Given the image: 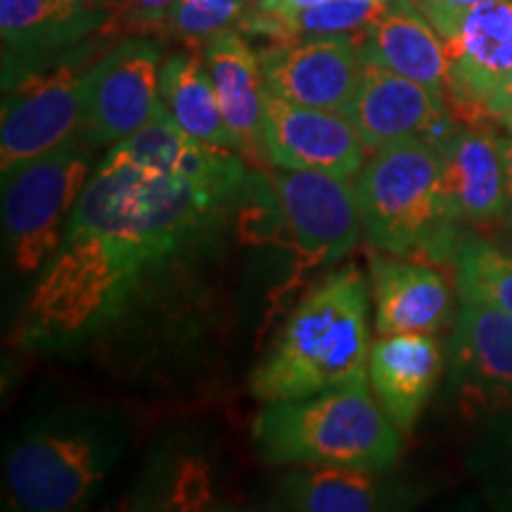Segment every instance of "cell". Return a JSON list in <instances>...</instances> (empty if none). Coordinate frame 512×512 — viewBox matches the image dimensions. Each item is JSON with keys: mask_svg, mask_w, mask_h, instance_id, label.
I'll list each match as a JSON object with an SVG mask.
<instances>
[{"mask_svg": "<svg viewBox=\"0 0 512 512\" xmlns=\"http://www.w3.org/2000/svg\"><path fill=\"white\" fill-rule=\"evenodd\" d=\"M370 292L375 304V332L434 335L451 316V290L430 264L394 254L370 256Z\"/></svg>", "mask_w": 512, "mask_h": 512, "instance_id": "cell-16", "label": "cell"}, {"mask_svg": "<svg viewBox=\"0 0 512 512\" xmlns=\"http://www.w3.org/2000/svg\"><path fill=\"white\" fill-rule=\"evenodd\" d=\"M247 181L238 152L192 140L159 102L140 131L100 157L19 313L15 344L55 354L100 337L207 256Z\"/></svg>", "mask_w": 512, "mask_h": 512, "instance_id": "cell-1", "label": "cell"}, {"mask_svg": "<svg viewBox=\"0 0 512 512\" xmlns=\"http://www.w3.org/2000/svg\"><path fill=\"white\" fill-rule=\"evenodd\" d=\"M342 114L373 152L408 138L439 143L456 131L444 95L370 62H363L358 91Z\"/></svg>", "mask_w": 512, "mask_h": 512, "instance_id": "cell-13", "label": "cell"}, {"mask_svg": "<svg viewBox=\"0 0 512 512\" xmlns=\"http://www.w3.org/2000/svg\"><path fill=\"white\" fill-rule=\"evenodd\" d=\"M420 10L444 43L448 100L482 117L486 102L512 74V0L472 10Z\"/></svg>", "mask_w": 512, "mask_h": 512, "instance_id": "cell-9", "label": "cell"}, {"mask_svg": "<svg viewBox=\"0 0 512 512\" xmlns=\"http://www.w3.org/2000/svg\"><path fill=\"white\" fill-rule=\"evenodd\" d=\"M494 121H498V124H501L505 131H508V136H512V107H508V110L498 114Z\"/></svg>", "mask_w": 512, "mask_h": 512, "instance_id": "cell-31", "label": "cell"}, {"mask_svg": "<svg viewBox=\"0 0 512 512\" xmlns=\"http://www.w3.org/2000/svg\"><path fill=\"white\" fill-rule=\"evenodd\" d=\"M508 107H512V74L501 83V86H498V91L491 95L489 102H486L482 117L496 119L498 114L508 110Z\"/></svg>", "mask_w": 512, "mask_h": 512, "instance_id": "cell-28", "label": "cell"}, {"mask_svg": "<svg viewBox=\"0 0 512 512\" xmlns=\"http://www.w3.org/2000/svg\"><path fill=\"white\" fill-rule=\"evenodd\" d=\"M271 188L297 252L309 266L335 264L363 233L356 188L347 178L278 169Z\"/></svg>", "mask_w": 512, "mask_h": 512, "instance_id": "cell-10", "label": "cell"}, {"mask_svg": "<svg viewBox=\"0 0 512 512\" xmlns=\"http://www.w3.org/2000/svg\"><path fill=\"white\" fill-rule=\"evenodd\" d=\"M159 102L192 140L238 152L223 119L219 95H216L204 57L192 50H178L164 57L162 76H159Z\"/></svg>", "mask_w": 512, "mask_h": 512, "instance_id": "cell-21", "label": "cell"}, {"mask_svg": "<svg viewBox=\"0 0 512 512\" xmlns=\"http://www.w3.org/2000/svg\"><path fill=\"white\" fill-rule=\"evenodd\" d=\"M453 389L482 411H512V316L460 302L448 339Z\"/></svg>", "mask_w": 512, "mask_h": 512, "instance_id": "cell-15", "label": "cell"}, {"mask_svg": "<svg viewBox=\"0 0 512 512\" xmlns=\"http://www.w3.org/2000/svg\"><path fill=\"white\" fill-rule=\"evenodd\" d=\"M368 309V280L358 266L325 275L294 306L271 354L254 368V399H299L368 377Z\"/></svg>", "mask_w": 512, "mask_h": 512, "instance_id": "cell-2", "label": "cell"}, {"mask_svg": "<svg viewBox=\"0 0 512 512\" xmlns=\"http://www.w3.org/2000/svg\"><path fill=\"white\" fill-rule=\"evenodd\" d=\"M176 3L178 0H121V10L128 22L138 27H157L166 24Z\"/></svg>", "mask_w": 512, "mask_h": 512, "instance_id": "cell-26", "label": "cell"}, {"mask_svg": "<svg viewBox=\"0 0 512 512\" xmlns=\"http://www.w3.org/2000/svg\"><path fill=\"white\" fill-rule=\"evenodd\" d=\"M162 64V46L145 36L95 57L83 74V136L102 150L140 131L159 107Z\"/></svg>", "mask_w": 512, "mask_h": 512, "instance_id": "cell-8", "label": "cell"}, {"mask_svg": "<svg viewBox=\"0 0 512 512\" xmlns=\"http://www.w3.org/2000/svg\"><path fill=\"white\" fill-rule=\"evenodd\" d=\"M472 467L489 496L501 508H512V411L486 432Z\"/></svg>", "mask_w": 512, "mask_h": 512, "instance_id": "cell-25", "label": "cell"}, {"mask_svg": "<svg viewBox=\"0 0 512 512\" xmlns=\"http://www.w3.org/2000/svg\"><path fill=\"white\" fill-rule=\"evenodd\" d=\"M245 17V0H178L166 27L190 43H207Z\"/></svg>", "mask_w": 512, "mask_h": 512, "instance_id": "cell-24", "label": "cell"}, {"mask_svg": "<svg viewBox=\"0 0 512 512\" xmlns=\"http://www.w3.org/2000/svg\"><path fill=\"white\" fill-rule=\"evenodd\" d=\"M441 155L448 209L460 226H491L505 223V164L501 138L486 131L456 128L434 143Z\"/></svg>", "mask_w": 512, "mask_h": 512, "instance_id": "cell-17", "label": "cell"}, {"mask_svg": "<svg viewBox=\"0 0 512 512\" xmlns=\"http://www.w3.org/2000/svg\"><path fill=\"white\" fill-rule=\"evenodd\" d=\"M261 138L266 162L275 169L316 171L351 181L368 162V147L344 114L294 105L268 88Z\"/></svg>", "mask_w": 512, "mask_h": 512, "instance_id": "cell-12", "label": "cell"}, {"mask_svg": "<svg viewBox=\"0 0 512 512\" xmlns=\"http://www.w3.org/2000/svg\"><path fill=\"white\" fill-rule=\"evenodd\" d=\"M382 472L363 467L309 465L280 484V503L304 512H373L392 508V494Z\"/></svg>", "mask_w": 512, "mask_h": 512, "instance_id": "cell-22", "label": "cell"}, {"mask_svg": "<svg viewBox=\"0 0 512 512\" xmlns=\"http://www.w3.org/2000/svg\"><path fill=\"white\" fill-rule=\"evenodd\" d=\"M501 152L505 164V190H508V204H505V226L512 228V136L501 138Z\"/></svg>", "mask_w": 512, "mask_h": 512, "instance_id": "cell-29", "label": "cell"}, {"mask_svg": "<svg viewBox=\"0 0 512 512\" xmlns=\"http://www.w3.org/2000/svg\"><path fill=\"white\" fill-rule=\"evenodd\" d=\"M204 62L219 95L223 119L242 157L266 162L264 138V74L259 53L235 29L204 43Z\"/></svg>", "mask_w": 512, "mask_h": 512, "instance_id": "cell-20", "label": "cell"}, {"mask_svg": "<svg viewBox=\"0 0 512 512\" xmlns=\"http://www.w3.org/2000/svg\"><path fill=\"white\" fill-rule=\"evenodd\" d=\"M498 245H501L503 249H508V252L512 254V228L505 230V235H503V242H498Z\"/></svg>", "mask_w": 512, "mask_h": 512, "instance_id": "cell-32", "label": "cell"}, {"mask_svg": "<svg viewBox=\"0 0 512 512\" xmlns=\"http://www.w3.org/2000/svg\"><path fill=\"white\" fill-rule=\"evenodd\" d=\"M486 3H496V0H415L418 8H441V10H472Z\"/></svg>", "mask_w": 512, "mask_h": 512, "instance_id": "cell-30", "label": "cell"}, {"mask_svg": "<svg viewBox=\"0 0 512 512\" xmlns=\"http://www.w3.org/2000/svg\"><path fill=\"white\" fill-rule=\"evenodd\" d=\"M105 38H95L31 67H3V178L81 133L83 74L95 57L105 53Z\"/></svg>", "mask_w": 512, "mask_h": 512, "instance_id": "cell-7", "label": "cell"}, {"mask_svg": "<svg viewBox=\"0 0 512 512\" xmlns=\"http://www.w3.org/2000/svg\"><path fill=\"white\" fill-rule=\"evenodd\" d=\"M453 268L460 302L491 306L512 316V254L508 249L484 238H460Z\"/></svg>", "mask_w": 512, "mask_h": 512, "instance_id": "cell-23", "label": "cell"}, {"mask_svg": "<svg viewBox=\"0 0 512 512\" xmlns=\"http://www.w3.org/2000/svg\"><path fill=\"white\" fill-rule=\"evenodd\" d=\"M444 370V351L434 335H389L370 347V387L403 434L413 432Z\"/></svg>", "mask_w": 512, "mask_h": 512, "instance_id": "cell-19", "label": "cell"}, {"mask_svg": "<svg viewBox=\"0 0 512 512\" xmlns=\"http://www.w3.org/2000/svg\"><path fill=\"white\" fill-rule=\"evenodd\" d=\"M363 62L432 88L448 100L444 43L415 0H384L373 22L358 31Z\"/></svg>", "mask_w": 512, "mask_h": 512, "instance_id": "cell-18", "label": "cell"}, {"mask_svg": "<svg viewBox=\"0 0 512 512\" xmlns=\"http://www.w3.org/2000/svg\"><path fill=\"white\" fill-rule=\"evenodd\" d=\"M325 3V0H256V8L259 12H266V15L285 19L292 15H299V12L313 8V5Z\"/></svg>", "mask_w": 512, "mask_h": 512, "instance_id": "cell-27", "label": "cell"}, {"mask_svg": "<svg viewBox=\"0 0 512 512\" xmlns=\"http://www.w3.org/2000/svg\"><path fill=\"white\" fill-rule=\"evenodd\" d=\"M363 235L377 252L453 261L460 223L448 209L439 147L425 138L382 145L356 176Z\"/></svg>", "mask_w": 512, "mask_h": 512, "instance_id": "cell-4", "label": "cell"}, {"mask_svg": "<svg viewBox=\"0 0 512 512\" xmlns=\"http://www.w3.org/2000/svg\"><path fill=\"white\" fill-rule=\"evenodd\" d=\"M119 5L110 0H0L3 67H31L107 36Z\"/></svg>", "mask_w": 512, "mask_h": 512, "instance_id": "cell-14", "label": "cell"}, {"mask_svg": "<svg viewBox=\"0 0 512 512\" xmlns=\"http://www.w3.org/2000/svg\"><path fill=\"white\" fill-rule=\"evenodd\" d=\"M401 434L368 377L299 399L268 401L252 422L254 451L273 465L387 472L401 456Z\"/></svg>", "mask_w": 512, "mask_h": 512, "instance_id": "cell-3", "label": "cell"}, {"mask_svg": "<svg viewBox=\"0 0 512 512\" xmlns=\"http://www.w3.org/2000/svg\"><path fill=\"white\" fill-rule=\"evenodd\" d=\"M110 3H114V5H119V10H121V0H110Z\"/></svg>", "mask_w": 512, "mask_h": 512, "instance_id": "cell-33", "label": "cell"}, {"mask_svg": "<svg viewBox=\"0 0 512 512\" xmlns=\"http://www.w3.org/2000/svg\"><path fill=\"white\" fill-rule=\"evenodd\" d=\"M100 147L76 133L3 178V238L12 268L38 275L60 249Z\"/></svg>", "mask_w": 512, "mask_h": 512, "instance_id": "cell-6", "label": "cell"}, {"mask_svg": "<svg viewBox=\"0 0 512 512\" xmlns=\"http://www.w3.org/2000/svg\"><path fill=\"white\" fill-rule=\"evenodd\" d=\"M124 439L107 415L62 408L31 422L5 456V489L17 508H86L117 467Z\"/></svg>", "mask_w": 512, "mask_h": 512, "instance_id": "cell-5", "label": "cell"}, {"mask_svg": "<svg viewBox=\"0 0 512 512\" xmlns=\"http://www.w3.org/2000/svg\"><path fill=\"white\" fill-rule=\"evenodd\" d=\"M264 86L287 102L342 114L363 74L358 34L309 36L259 50Z\"/></svg>", "mask_w": 512, "mask_h": 512, "instance_id": "cell-11", "label": "cell"}, {"mask_svg": "<svg viewBox=\"0 0 512 512\" xmlns=\"http://www.w3.org/2000/svg\"><path fill=\"white\" fill-rule=\"evenodd\" d=\"M368 3H384V0H368Z\"/></svg>", "mask_w": 512, "mask_h": 512, "instance_id": "cell-34", "label": "cell"}]
</instances>
